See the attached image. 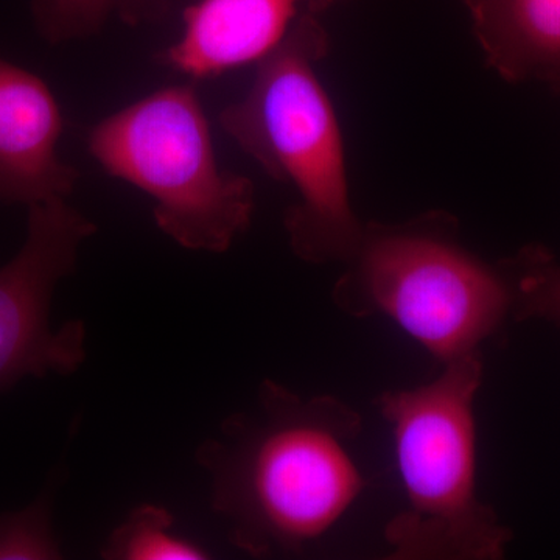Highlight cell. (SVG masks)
I'll return each instance as SVG.
<instances>
[{
    "label": "cell",
    "mask_w": 560,
    "mask_h": 560,
    "mask_svg": "<svg viewBox=\"0 0 560 560\" xmlns=\"http://www.w3.org/2000/svg\"><path fill=\"white\" fill-rule=\"evenodd\" d=\"M490 68L510 83L560 80V0H460Z\"/></svg>",
    "instance_id": "obj_9"
},
{
    "label": "cell",
    "mask_w": 560,
    "mask_h": 560,
    "mask_svg": "<svg viewBox=\"0 0 560 560\" xmlns=\"http://www.w3.org/2000/svg\"><path fill=\"white\" fill-rule=\"evenodd\" d=\"M329 49L326 28L305 11L259 61L245 97L220 114L228 136L296 191L283 226L294 256L312 265L345 264L363 232L350 201L340 124L316 73Z\"/></svg>",
    "instance_id": "obj_2"
},
{
    "label": "cell",
    "mask_w": 560,
    "mask_h": 560,
    "mask_svg": "<svg viewBox=\"0 0 560 560\" xmlns=\"http://www.w3.org/2000/svg\"><path fill=\"white\" fill-rule=\"evenodd\" d=\"M88 150L153 200L158 228L190 250L226 253L248 231L254 184L223 171L194 84L168 86L98 121Z\"/></svg>",
    "instance_id": "obj_5"
},
{
    "label": "cell",
    "mask_w": 560,
    "mask_h": 560,
    "mask_svg": "<svg viewBox=\"0 0 560 560\" xmlns=\"http://www.w3.org/2000/svg\"><path fill=\"white\" fill-rule=\"evenodd\" d=\"M512 285V315L560 327V265L551 250L528 245L504 259Z\"/></svg>",
    "instance_id": "obj_12"
},
{
    "label": "cell",
    "mask_w": 560,
    "mask_h": 560,
    "mask_svg": "<svg viewBox=\"0 0 560 560\" xmlns=\"http://www.w3.org/2000/svg\"><path fill=\"white\" fill-rule=\"evenodd\" d=\"M179 0H33L36 27L49 44L91 38L110 20L130 27L156 24Z\"/></svg>",
    "instance_id": "obj_10"
},
{
    "label": "cell",
    "mask_w": 560,
    "mask_h": 560,
    "mask_svg": "<svg viewBox=\"0 0 560 560\" xmlns=\"http://www.w3.org/2000/svg\"><path fill=\"white\" fill-rule=\"evenodd\" d=\"M97 232L68 200L28 208L20 253L0 267V393L27 377L70 375L86 360V326L68 320L55 329L51 300L75 271L81 245Z\"/></svg>",
    "instance_id": "obj_6"
},
{
    "label": "cell",
    "mask_w": 560,
    "mask_h": 560,
    "mask_svg": "<svg viewBox=\"0 0 560 560\" xmlns=\"http://www.w3.org/2000/svg\"><path fill=\"white\" fill-rule=\"evenodd\" d=\"M300 2L198 0L184 11L183 36L161 61L198 80L259 62L285 38Z\"/></svg>",
    "instance_id": "obj_8"
},
{
    "label": "cell",
    "mask_w": 560,
    "mask_h": 560,
    "mask_svg": "<svg viewBox=\"0 0 560 560\" xmlns=\"http://www.w3.org/2000/svg\"><path fill=\"white\" fill-rule=\"evenodd\" d=\"M102 558L108 560H201L209 552L175 530L172 512L156 504L135 508L109 534Z\"/></svg>",
    "instance_id": "obj_11"
},
{
    "label": "cell",
    "mask_w": 560,
    "mask_h": 560,
    "mask_svg": "<svg viewBox=\"0 0 560 560\" xmlns=\"http://www.w3.org/2000/svg\"><path fill=\"white\" fill-rule=\"evenodd\" d=\"M550 88L556 92V94L560 95V80L556 81V83H552Z\"/></svg>",
    "instance_id": "obj_15"
},
{
    "label": "cell",
    "mask_w": 560,
    "mask_h": 560,
    "mask_svg": "<svg viewBox=\"0 0 560 560\" xmlns=\"http://www.w3.org/2000/svg\"><path fill=\"white\" fill-rule=\"evenodd\" d=\"M361 416L334 396L304 397L264 381L197 451L228 539L254 558L320 544L364 489L353 453Z\"/></svg>",
    "instance_id": "obj_1"
},
{
    "label": "cell",
    "mask_w": 560,
    "mask_h": 560,
    "mask_svg": "<svg viewBox=\"0 0 560 560\" xmlns=\"http://www.w3.org/2000/svg\"><path fill=\"white\" fill-rule=\"evenodd\" d=\"M62 130L46 81L0 57V202L68 200L80 172L58 153Z\"/></svg>",
    "instance_id": "obj_7"
},
{
    "label": "cell",
    "mask_w": 560,
    "mask_h": 560,
    "mask_svg": "<svg viewBox=\"0 0 560 560\" xmlns=\"http://www.w3.org/2000/svg\"><path fill=\"white\" fill-rule=\"evenodd\" d=\"M331 298L353 318L383 316L442 364L480 352L512 315L504 261L460 241L459 223L431 210L401 223L363 224Z\"/></svg>",
    "instance_id": "obj_4"
},
{
    "label": "cell",
    "mask_w": 560,
    "mask_h": 560,
    "mask_svg": "<svg viewBox=\"0 0 560 560\" xmlns=\"http://www.w3.org/2000/svg\"><path fill=\"white\" fill-rule=\"evenodd\" d=\"M338 2H340V0H305V3H307V11L316 14V16H318L319 13H323V11L329 10L330 7H334L335 3Z\"/></svg>",
    "instance_id": "obj_14"
},
{
    "label": "cell",
    "mask_w": 560,
    "mask_h": 560,
    "mask_svg": "<svg viewBox=\"0 0 560 560\" xmlns=\"http://www.w3.org/2000/svg\"><path fill=\"white\" fill-rule=\"evenodd\" d=\"M480 352L445 363L434 381L386 390L378 410L389 423L404 504L385 526L389 559L499 560L512 530L478 495L475 400Z\"/></svg>",
    "instance_id": "obj_3"
},
{
    "label": "cell",
    "mask_w": 560,
    "mask_h": 560,
    "mask_svg": "<svg viewBox=\"0 0 560 560\" xmlns=\"http://www.w3.org/2000/svg\"><path fill=\"white\" fill-rule=\"evenodd\" d=\"M47 495L18 512L0 515V560L61 559Z\"/></svg>",
    "instance_id": "obj_13"
}]
</instances>
